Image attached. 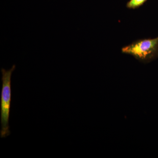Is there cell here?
I'll return each instance as SVG.
<instances>
[{"label": "cell", "instance_id": "obj_1", "mask_svg": "<svg viewBox=\"0 0 158 158\" xmlns=\"http://www.w3.org/2000/svg\"><path fill=\"white\" fill-rule=\"evenodd\" d=\"M15 68L16 66L14 65L9 70L1 69L2 82L1 97V138H5L11 134L9 118L11 101V78Z\"/></svg>", "mask_w": 158, "mask_h": 158}, {"label": "cell", "instance_id": "obj_3", "mask_svg": "<svg viewBox=\"0 0 158 158\" xmlns=\"http://www.w3.org/2000/svg\"><path fill=\"white\" fill-rule=\"evenodd\" d=\"M147 0H130L127 4L128 9H138L144 5Z\"/></svg>", "mask_w": 158, "mask_h": 158}, {"label": "cell", "instance_id": "obj_2", "mask_svg": "<svg viewBox=\"0 0 158 158\" xmlns=\"http://www.w3.org/2000/svg\"><path fill=\"white\" fill-rule=\"evenodd\" d=\"M121 51L139 62L149 63L158 58V37L138 40L123 48Z\"/></svg>", "mask_w": 158, "mask_h": 158}]
</instances>
